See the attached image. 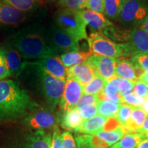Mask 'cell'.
I'll list each match as a JSON object with an SVG mask.
<instances>
[{
	"label": "cell",
	"instance_id": "cell-1",
	"mask_svg": "<svg viewBox=\"0 0 148 148\" xmlns=\"http://www.w3.org/2000/svg\"><path fill=\"white\" fill-rule=\"evenodd\" d=\"M46 29L44 24L33 22L20 27L5 40L19 52L24 61H37L52 51L47 45Z\"/></svg>",
	"mask_w": 148,
	"mask_h": 148
},
{
	"label": "cell",
	"instance_id": "cell-2",
	"mask_svg": "<svg viewBox=\"0 0 148 148\" xmlns=\"http://www.w3.org/2000/svg\"><path fill=\"white\" fill-rule=\"evenodd\" d=\"M36 103L13 79L0 80V120H12L28 114Z\"/></svg>",
	"mask_w": 148,
	"mask_h": 148
},
{
	"label": "cell",
	"instance_id": "cell-3",
	"mask_svg": "<svg viewBox=\"0 0 148 148\" xmlns=\"http://www.w3.org/2000/svg\"><path fill=\"white\" fill-rule=\"evenodd\" d=\"M21 74L32 77L37 88L41 92L48 108L54 111L63 94L66 79L53 77L47 73L36 61H25Z\"/></svg>",
	"mask_w": 148,
	"mask_h": 148
},
{
	"label": "cell",
	"instance_id": "cell-4",
	"mask_svg": "<svg viewBox=\"0 0 148 148\" xmlns=\"http://www.w3.org/2000/svg\"><path fill=\"white\" fill-rule=\"evenodd\" d=\"M54 23L77 43L88 40L86 25L79 11L60 9L53 14Z\"/></svg>",
	"mask_w": 148,
	"mask_h": 148
},
{
	"label": "cell",
	"instance_id": "cell-5",
	"mask_svg": "<svg viewBox=\"0 0 148 148\" xmlns=\"http://www.w3.org/2000/svg\"><path fill=\"white\" fill-rule=\"evenodd\" d=\"M45 12L36 13L18 10L0 1V30H11L33 23V20L45 15Z\"/></svg>",
	"mask_w": 148,
	"mask_h": 148
},
{
	"label": "cell",
	"instance_id": "cell-6",
	"mask_svg": "<svg viewBox=\"0 0 148 148\" xmlns=\"http://www.w3.org/2000/svg\"><path fill=\"white\" fill-rule=\"evenodd\" d=\"M148 14L146 0H122V6L117 21L125 28H134Z\"/></svg>",
	"mask_w": 148,
	"mask_h": 148
},
{
	"label": "cell",
	"instance_id": "cell-7",
	"mask_svg": "<svg viewBox=\"0 0 148 148\" xmlns=\"http://www.w3.org/2000/svg\"><path fill=\"white\" fill-rule=\"evenodd\" d=\"M46 39L49 47L59 56L79 50L78 43L55 23L47 26Z\"/></svg>",
	"mask_w": 148,
	"mask_h": 148
},
{
	"label": "cell",
	"instance_id": "cell-8",
	"mask_svg": "<svg viewBox=\"0 0 148 148\" xmlns=\"http://www.w3.org/2000/svg\"><path fill=\"white\" fill-rule=\"evenodd\" d=\"M89 52L92 55L112 58H123L122 44L116 43L100 32H95L88 36Z\"/></svg>",
	"mask_w": 148,
	"mask_h": 148
},
{
	"label": "cell",
	"instance_id": "cell-9",
	"mask_svg": "<svg viewBox=\"0 0 148 148\" xmlns=\"http://www.w3.org/2000/svg\"><path fill=\"white\" fill-rule=\"evenodd\" d=\"M53 112L49 108L38 107L36 105L25 116L24 123L36 131H45L54 127L58 123V118Z\"/></svg>",
	"mask_w": 148,
	"mask_h": 148
},
{
	"label": "cell",
	"instance_id": "cell-10",
	"mask_svg": "<svg viewBox=\"0 0 148 148\" xmlns=\"http://www.w3.org/2000/svg\"><path fill=\"white\" fill-rule=\"evenodd\" d=\"M121 44L123 58H132L140 53H148V33L139 27L132 28L128 41Z\"/></svg>",
	"mask_w": 148,
	"mask_h": 148
},
{
	"label": "cell",
	"instance_id": "cell-11",
	"mask_svg": "<svg viewBox=\"0 0 148 148\" xmlns=\"http://www.w3.org/2000/svg\"><path fill=\"white\" fill-rule=\"evenodd\" d=\"M83 94L82 85L76 79L67 77L63 94L59 103L61 110L64 112L75 108Z\"/></svg>",
	"mask_w": 148,
	"mask_h": 148
},
{
	"label": "cell",
	"instance_id": "cell-12",
	"mask_svg": "<svg viewBox=\"0 0 148 148\" xmlns=\"http://www.w3.org/2000/svg\"><path fill=\"white\" fill-rule=\"evenodd\" d=\"M116 59L91 54L85 62L92 66L97 75L108 82L116 77Z\"/></svg>",
	"mask_w": 148,
	"mask_h": 148
},
{
	"label": "cell",
	"instance_id": "cell-13",
	"mask_svg": "<svg viewBox=\"0 0 148 148\" xmlns=\"http://www.w3.org/2000/svg\"><path fill=\"white\" fill-rule=\"evenodd\" d=\"M0 48L5 56L11 76L15 78L21 76L25 63L21 55L13 46L5 40L0 45Z\"/></svg>",
	"mask_w": 148,
	"mask_h": 148
},
{
	"label": "cell",
	"instance_id": "cell-14",
	"mask_svg": "<svg viewBox=\"0 0 148 148\" xmlns=\"http://www.w3.org/2000/svg\"><path fill=\"white\" fill-rule=\"evenodd\" d=\"M36 62L53 77L60 79L67 78V69L62 64L60 56L53 51Z\"/></svg>",
	"mask_w": 148,
	"mask_h": 148
},
{
	"label": "cell",
	"instance_id": "cell-15",
	"mask_svg": "<svg viewBox=\"0 0 148 148\" xmlns=\"http://www.w3.org/2000/svg\"><path fill=\"white\" fill-rule=\"evenodd\" d=\"M125 134H127V132L125 127L114 118H111V125H108V123H106L103 129L95 135L110 147L121 140Z\"/></svg>",
	"mask_w": 148,
	"mask_h": 148
},
{
	"label": "cell",
	"instance_id": "cell-16",
	"mask_svg": "<svg viewBox=\"0 0 148 148\" xmlns=\"http://www.w3.org/2000/svg\"><path fill=\"white\" fill-rule=\"evenodd\" d=\"M115 72L116 77L136 82L144 71L135 65L130 59L120 58L116 59Z\"/></svg>",
	"mask_w": 148,
	"mask_h": 148
},
{
	"label": "cell",
	"instance_id": "cell-17",
	"mask_svg": "<svg viewBox=\"0 0 148 148\" xmlns=\"http://www.w3.org/2000/svg\"><path fill=\"white\" fill-rule=\"evenodd\" d=\"M86 25L96 30V32H102L107 27L114 25V24L108 20L103 14L92 12L88 9L79 11Z\"/></svg>",
	"mask_w": 148,
	"mask_h": 148
},
{
	"label": "cell",
	"instance_id": "cell-18",
	"mask_svg": "<svg viewBox=\"0 0 148 148\" xmlns=\"http://www.w3.org/2000/svg\"><path fill=\"white\" fill-rule=\"evenodd\" d=\"M96 75L97 73L95 70L86 62L67 68V77L76 79L82 86L91 82Z\"/></svg>",
	"mask_w": 148,
	"mask_h": 148
},
{
	"label": "cell",
	"instance_id": "cell-19",
	"mask_svg": "<svg viewBox=\"0 0 148 148\" xmlns=\"http://www.w3.org/2000/svg\"><path fill=\"white\" fill-rule=\"evenodd\" d=\"M18 10L28 12H45V0H0Z\"/></svg>",
	"mask_w": 148,
	"mask_h": 148
},
{
	"label": "cell",
	"instance_id": "cell-20",
	"mask_svg": "<svg viewBox=\"0 0 148 148\" xmlns=\"http://www.w3.org/2000/svg\"><path fill=\"white\" fill-rule=\"evenodd\" d=\"M109 119L110 118L106 116L97 114L93 117L84 120L75 132L82 133V134H95L103 129Z\"/></svg>",
	"mask_w": 148,
	"mask_h": 148
},
{
	"label": "cell",
	"instance_id": "cell-21",
	"mask_svg": "<svg viewBox=\"0 0 148 148\" xmlns=\"http://www.w3.org/2000/svg\"><path fill=\"white\" fill-rule=\"evenodd\" d=\"M52 135L45 131H36L28 136L25 148H51Z\"/></svg>",
	"mask_w": 148,
	"mask_h": 148
},
{
	"label": "cell",
	"instance_id": "cell-22",
	"mask_svg": "<svg viewBox=\"0 0 148 148\" xmlns=\"http://www.w3.org/2000/svg\"><path fill=\"white\" fill-rule=\"evenodd\" d=\"M84 120L79 114V110L73 108L71 110L64 112L61 119V125L63 128L67 130H76L81 126Z\"/></svg>",
	"mask_w": 148,
	"mask_h": 148
},
{
	"label": "cell",
	"instance_id": "cell-23",
	"mask_svg": "<svg viewBox=\"0 0 148 148\" xmlns=\"http://www.w3.org/2000/svg\"><path fill=\"white\" fill-rule=\"evenodd\" d=\"M148 115L140 107H133L128 122L124 127L127 133H134L143 124Z\"/></svg>",
	"mask_w": 148,
	"mask_h": 148
},
{
	"label": "cell",
	"instance_id": "cell-24",
	"mask_svg": "<svg viewBox=\"0 0 148 148\" xmlns=\"http://www.w3.org/2000/svg\"><path fill=\"white\" fill-rule=\"evenodd\" d=\"M91 55L89 51H71V52L65 53L60 56L62 64L67 69L74 65L84 63L88 57Z\"/></svg>",
	"mask_w": 148,
	"mask_h": 148
},
{
	"label": "cell",
	"instance_id": "cell-25",
	"mask_svg": "<svg viewBox=\"0 0 148 148\" xmlns=\"http://www.w3.org/2000/svg\"><path fill=\"white\" fill-rule=\"evenodd\" d=\"M77 148H108L103 140L95 134H82L75 138Z\"/></svg>",
	"mask_w": 148,
	"mask_h": 148
},
{
	"label": "cell",
	"instance_id": "cell-26",
	"mask_svg": "<svg viewBox=\"0 0 148 148\" xmlns=\"http://www.w3.org/2000/svg\"><path fill=\"white\" fill-rule=\"evenodd\" d=\"M143 134L140 133H127L117 143L110 148H136L142 140Z\"/></svg>",
	"mask_w": 148,
	"mask_h": 148
},
{
	"label": "cell",
	"instance_id": "cell-27",
	"mask_svg": "<svg viewBox=\"0 0 148 148\" xmlns=\"http://www.w3.org/2000/svg\"><path fill=\"white\" fill-rule=\"evenodd\" d=\"M108 82L99 75H96L91 82L83 86L84 94L99 95L106 87Z\"/></svg>",
	"mask_w": 148,
	"mask_h": 148
},
{
	"label": "cell",
	"instance_id": "cell-28",
	"mask_svg": "<svg viewBox=\"0 0 148 148\" xmlns=\"http://www.w3.org/2000/svg\"><path fill=\"white\" fill-rule=\"evenodd\" d=\"M120 105L108 101L100 100L97 104L98 113L108 118H114L119 110Z\"/></svg>",
	"mask_w": 148,
	"mask_h": 148
},
{
	"label": "cell",
	"instance_id": "cell-29",
	"mask_svg": "<svg viewBox=\"0 0 148 148\" xmlns=\"http://www.w3.org/2000/svg\"><path fill=\"white\" fill-rule=\"evenodd\" d=\"M122 6V0H106L104 5L105 16L108 19L116 20Z\"/></svg>",
	"mask_w": 148,
	"mask_h": 148
},
{
	"label": "cell",
	"instance_id": "cell-30",
	"mask_svg": "<svg viewBox=\"0 0 148 148\" xmlns=\"http://www.w3.org/2000/svg\"><path fill=\"white\" fill-rule=\"evenodd\" d=\"M88 0H58L57 5L60 9L80 11L86 9Z\"/></svg>",
	"mask_w": 148,
	"mask_h": 148
},
{
	"label": "cell",
	"instance_id": "cell-31",
	"mask_svg": "<svg viewBox=\"0 0 148 148\" xmlns=\"http://www.w3.org/2000/svg\"><path fill=\"white\" fill-rule=\"evenodd\" d=\"M132 108L133 107L127 106V105L121 104L119 110L114 119L119 122L121 125L125 127L130 118Z\"/></svg>",
	"mask_w": 148,
	"mask_h": 148
},
{
	"label": "cell",
	"instance_id": "cell-32",
	"mask_svg": "<svg viewBox=\"0 0 148 148\" xmlns=\"http://www.w3.org/2000/svg\"><path fill=\"white\" fill-rule=\"evenodd\" d=\"M116 82H117V86L119 93L122 97L129 93H131V92H133L135 83L134 81H130L127 79L117 77H116Z\"/></svg>",
	"mask_w": 148,
	"mask_h": 148
},
{
	"label": "cell",
	"instance_id": "cell-33",
	"mask_svg": "<svg viewBox=\"0 0 148 148\" xmlns=\"http://www.w3.org/2000/svg\"><path fill=\"white\" fill-rule=\"evenodd\" d=\"M145 98L138 96L134 92L125 95L122 97V104H125L131 107H141Z\"/></svg>",
	"mask_w": 148,
	"mask_h": 148
},
{
	"label": "cell",
	"instance_id": "cell-34",
	"mask_svg": "<svg viewBox=\"0 0 148 148\" xmlns=\"http://www.w3.org/2000/svg\"><path fill=\"white\" fill-rule=\"evenodd\" d=\"M100 101L99 100L98 95H88V94H83L80 99L77 103L76 106L75 108L79 110L83 106H87V105L91 104H97V103Z\"/></svg>",
	"mask_w": 148,
	"mask_h": 148
},
{
	"label": "cell",
	"instance_id": "cell-35",
	"mask_svg": "<svg viewBox=\"0 0 148 148\" xmlns=\"http://www.w3.org/2000/svg\"><path fill=\"white\" fill-rule=\"evenodd\" d=\"M78 110L81 116H82V118L84 120H86L91 117H93V116L97 115L98 114L97 104L87 105V106L82 107Z\"/></svg>",
	"mask_w": 148,
	"mask_h": 148
},
{
	"label": "cell",
	"instance_id": "cell-36",
	"mask_svg": "<svg viewBox=\"0 0 148 148\" xmlns=\"http://www.w3.org/2000/svg\"><path fill=\"white\" fill-rule=\"evenodd\" d=\"M131 61L138 68L148 71V53H140L131 58Z\"/></svg>",
	"mask_w": 148,
	"mask_h": 148
},
{
	"label": "cell",
	"instance_id": "cell-37",
	"mask_svg": "<svg viewBox=\"0 0 148 148\" xmlns=\"http://www.w3.org/2000/svg\"><path fill=\"white\" fill-rule=\"evenodd\" d=\"M9 77H11L10 70L8 69L5 56L0 48V80L5 79Z\"/></svg>",
	"mask_w": 148,
	"mask_h": 148
},
{
	"label": "cell",
	"instance_id": "cell-38",
	"mask_svg": "<svg viewBox=\"0 0 148 148\" xmlns=\"http://www.w3.org/2000/svg\"><path fill=\"white\" fill-rule=\"evenodd\" d=\"M105 1L106 0H88L86 8L92 12L103 14Z\"/></svg>",
	"mask_w": 148,
	"mask_h": 148
},
{
	"label": "cell",
	"instance_id": "cell-39",
	"mask_svg": "<svg viewBox=\"0 0 148 148\" xmlns=\"http://www.w3.org/2000/svg\"><path fill=\"white\" fill-rule=\"evenodd\" d=\"M133 92L143 98L147 97L148 96V85L138 79L134 83Z\"/></svg>",
	"mask_w": 148,
	"mask_h": 148
},
{
	"label": "cell",
	"instance_id": "cell-40",
	"mask_svg": "<svg viewBox=\"0 0 148 148\" xmlns=\"http://www.w3.org/2000/svg\"><path fill=\"white\" fill-rule=\"evenodd\" d=\"M62 148H77L75 138L69 131H66L62 134Z\"/></svg>",
	"mask_w": 148,
	"mask_h": 148
},
{
	"label": "cell",
	"instance_id": "cell-41",
	"mask_svg": "<svg viewBox=\"0 0 148 148\" xmlns=\"http://www.w3.org/2000/svg\"><path fill=\"white\" fill-rule=\"evenodd\" d=\"M51 148H62V134L57 127H55L54 132L52 134Z\"/></svg>",
	"mask_w": 148,
	"mask_h": 148
},
{
	"label": "cell",
	"instance_id": "cell-42",
	"mask_svg": "<svg viewBox=\"0 0 148 148\" xmlns=\"http://www.w3.org/2000/svg\"><path fill=\"white\" fill-rule=\"evenodd\" d=\"M148 132V116L144 121L143 125L139 129L136 130L134 133H141V134H145Z\"/></svg>",
	"mask_w": 148,
	"mask_h": 148
},
{
	"label": "cell",
	"instance_id": "cell-43",
	"mask_svg": "<svg viewBox=\"0 0 148 148\" xmlns=\"http://www.w3.org/2000/svg\"><path fill=\"white\" fill-rule=\"evenodd\" d=\"M139 28L143 29L146 32L148 33V14L146 16V17L143 20V21L140 23V24L138 25Z\"/></svg>",
	"mask_w": 148,
	"mask_h": 148
},
{
	"label": "cell",
	"instance_id": "cell-44",
	"mask_svg": "<svg viewBox=\"0 0 148 148\" xmlns=\"http://www.w3.org/2000/svg\"><path fill=\"white\" fill-rule=\"evenodd\" d=\"M138 80H140L141 82L148 85V71H144L143 74L139 77Z\"/></svg>",
	"mask_w": 148,
	"mask_h": 148
},
{
	"label": "cell",
	"instance_id": "cell-45",
	"mask_svg": "<svg viewBox=\"0 0 148 148\" xmlns=\"http://www.w3.org/2000/svg\"><path fill=\"white\" fill-rule=\"evenodd\" d=\"M140 108L143 109V110L146 112V114L148 115V96L147 97L145 98V99H144V102Z\"/></svg>",
	"mask_w": 148,
	"mask_h": 148
},
{
	"label": "cell",
	"instance_id": "cell-46",
	"mask_svg": "<svg viewBox=\"0 0 148 148\" xmlns=\"http://www.w3.org/2000/svg\"><path fill=\"white\" fill-rule=\"evenodd\" d=\"M136 148H148V140H143L138 144Z\"/></svg>",
	"mask_w": 148,
	"mask_h": 148
},
{
	"label": "cell",
	"instance_id": "cell-47",
	"mask_svg": "<svg viewBox=\"0 0 148 148\" xmlns=\"http://www.w3.org/2000/svg\"><path fill=\"white\" fill-rule=\"evenodd\" d=\"M140 134H141V133H140ZM143 139L144 140H148V132L145 133V134H143Z\"/></svg>",
	"mask_w": 148,
	"mask_h": 148
},
{
	"label": "cell",
	"instance_id": "cell-48",
	"mask_svg": "<svg viewBox=\"0 0 148 148\" xmlns=\"http://www.w3.org/2000/svg\"><path fill=\"white\" fill-rule=\"evenodd\" d=\"M56 0H47V1L48 3H53Z\"/></svg>",
	"mask_w": 148,
	"mask_h": 148
}]
</instances>
